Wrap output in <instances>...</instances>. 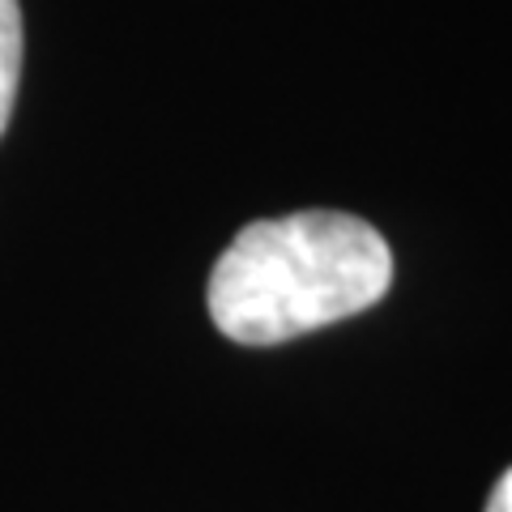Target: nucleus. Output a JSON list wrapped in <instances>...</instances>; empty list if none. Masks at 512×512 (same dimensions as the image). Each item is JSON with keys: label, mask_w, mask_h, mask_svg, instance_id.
Returning <instances> with one entry per match:
<instances>
[{"label": "nucleus", "mask_w": 512, "mask_h": 512, "mask_svg": "<svg viewBox=\"0 0 512 512\" xmlns=\"http://www.w3.org/2000/svg\"><path fill=\"white\" fill-rule=\"evenodd\" d=\"M487 512H512V470H504V474H500V483L491 487Z\"/></svg>", "instance_id": "obj_3"}, {"label": "nucleus", "mask_w": 512, "mask_h": 512, "mask_svg": "<svg viewBox=\"0 0 512 512\" xmlns=\"http://www.w3.org/2000/svg\"><path fill=\"white\" fill-rule=\"evenodd\" d=\"M393 286L384 235L342 210L248 222L210 274V320L239 346H282L367 312Z\"/></svg>", "instance_id": "obj_1"}, {"label": "nucleus", "mask_w": 512, "mask_h": 512, "mask_svg": "<svg viewBox=\"0 0 512 512\" xmlns=\"http://www.w3.org/2000/svg\"><path fill=\"white\" fill-rule=\"evenodd\" d=\"M22 77V5L0 0V133L9 128L13 99H18Z\"/></svg>", "instance_id": "obj_2"}]
</instances>
